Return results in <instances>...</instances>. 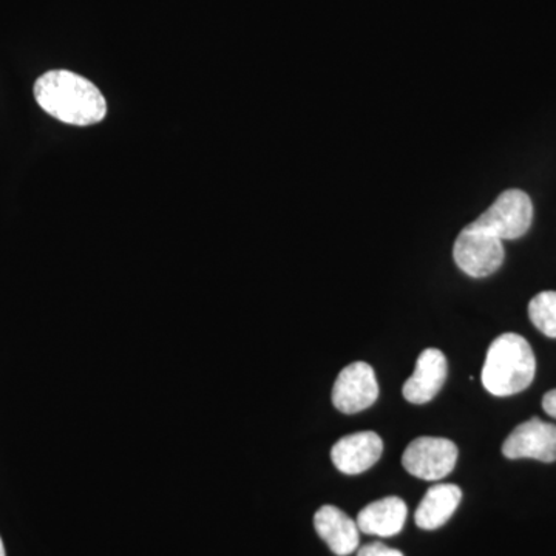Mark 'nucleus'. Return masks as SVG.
<instances>
[{"mask_svg":"<svg viewBox=\"0 0 556 556\" xmlns=\"http://www.w3.org/2000/svg\"><path fill=\"white\" fill-rule=\"evenodd\" d=\"M314 527L317 535L328 544L332 554L348 556L357 551L361 543V530L345 511L334 506L318 508L314 515Z\"/></svg>","mask_w":556,"mask_h":556,"instance_id":"9d476101","label":"nucleus"},{"mask_svg":"<svg viewBox=\"0 0 556 556\" xmlns=\"http://www.w3.org/2000/svg\"><path fill=\"white\" fill-rule=\"evenodd\" d=\"M383 442L375 431H358L336 442L331 450L332 464L345 475L367 471L380 459Z\"/></svg>","mask_w":556,"mask_h":556,"instance_id":"6e6552de","label":"nucleus"},{"mask_svg":"<svg viewBox=\"0 0 556 556\" xmlns=\"http://www.w3.org/2000/svg\"><path fill=\"white\" fill-rule=\"evenodd\" d=\"M503 241L468 225L460 230L453 248V257L467 276L482 278L492 276L504 262Z\"/></svg>","mask_w":556,"mask_h":556,"instance_id":"20e7f679","label":"nucleus"},{"mask_svg":"<svg viewBox=\"0 0 556 556\" xmlns=\"http://www.w3.org/2000/svg\"><path fill=\"white\" fill-rule=\"evenodd\" d=\"M508 459L556 460V426L533 417L511 431L503 445Z\"/></svg>","mask_w":556,"mask_h":556,"instance_id":"0eeeda50","label":"nucleus"},{"mask_svg":"<svg viewBox=\"0 0 556 556\" xmlns=\"http://www.w3.org/2000/svg\"><path fill=\"white\" fill-rule=\"evenodd\" d=\"M35 97L50 116L72 126H93L108 115L100 89L68 70H51L40 76Z\"/></svg>","mask_w":556,"mask_h":556,"instance_id":"f257e3e1","label":"nucleus"},{"mask_svg":"<svg viewBox=\"0 0 556 556\" xmlns=\"http://www.w3.org/2000/svg\"><path fill=\"white\" fill-rule=\"evenodd\" d=\"M536 361L532 346L515 332L500 336L486 351L482 386L493 396H514L535 379Z\"/></svg>","mask_w":556,"mask_h":556,"instance_id":"f03ea898","label":"nucleus"},{"mask_svg":"<svg viewBox=\"0 0 556 556\" xmlns=\"http://www.w3.org/2000/svg\"><path fill=\"white\" fill-rule=\"evenodd\" d=\"M447 379V358L437 348H428L417 357L415 372L404 383V397L409 404L424 405L434 399Z\"/></svg>","mask_w":556,"mask_h":556,"instance_id":"1a4fd4ad","label":"nucleus"},{"mask_svg":"<svg viewBox=\"0 0 556 556\" xmlns=\"http://www.w3.org/2000/svg\"><path fill=\"white\" fill-rule=\"evenodd\" d=\"M532 219L533 204L530 197L522 190L510 189L501 193L495 203L470 225L501 241L517 240L526 236Z\"/></svg>","mask_w":556,"mask_h":556,"instance_id":"7ed1b4c3","label":"nucleus"},{"mask_svg":"<svg viewBox=\"0 0 556 556\" xmlns=\"http://www.w3.org/2000/svg\"><path fill=\"white\" fill-rule=\"evenodd\" d=\"M357 556H404V554L396 551V548L386 546V544L371 543L362 547Z\"/></svg>","mask_w":556,"mask_h":556,"instance_id":"4468645a","label":"nucleus"},{"mask_svg":"<svg viewBox=\"0 0 556 556\" xmlns=\"http://www.w3.org/2000/svg\"><path fill=\"white\" fill-rule=\"evenodd\" d=\"M455 442L444 438L424 437L408 445L402 456V466L413 477L424 481H439L452 473L456 466Z\"/></svg>","mask_w":556,"mask_h":556,"instance_id":"39448f33","label":"nucleus"},{"mask_svg":"<svg viewBox=\"0 0 556 556\" xmlns=\"http://www.w3.org/2000/svg\"><path fill=\"white\" fill-rule=\"evenodd\" d=\"M407 515V504L401 497L388 496L368 504L358 514L356 522L358 530L367 535L390 538L401 533Z\"/></svg>","mask_w":556,"mask_h":556,"instance_id":"9b49d317","label":"nucleus"},{"mask_svg":"<svg viewBox=\"0 0 556 556\" xmlns=\"http://www.w3.org/2000/svg\"><path fill=\"white\" fill-rule=\"evenodd\" d=\"M529 317L544 336L556 339V291H544L529 303Z\"/></svg>","mask_w":556,"mask_h":556,"instance_id":"ddd939ff","label":"nucleus"},{"mask_svg":"<svg viewBox=\"0 0 556 556\" xmlns=\"http://www.w3.org/2000/svg\"><path fill=\"white\" fill-rule=\"evenodd\" d=\"M463 492L455 484H437L428 489L417 507L415 521L422 530H437L445 525L459 507Z\"/></svg>","mask_w":556,"mask_h":556,"instance_id":"f8f14e48","label":"nucleus"},{"mask_svg":"<svg viewBox=\"0 0 556 556\" xmlns=\"http://www.w3.org/2000/svg\"><path fill=\"white\" fill-rule=\"evenodd\" d=\"M543 408L548 416L555 417L556 419V390L548 391L543 397Z\"/></svg>","mask_w":556,"mask_h":556,"instance_id":"2eb2a0df","label":"nucleus"},{"mask_svg":"<svg viewBox=\"0 0 556 556\" xmlns=\"http://www.w3.org/2000/svg\"><path fill=\"white\" fill-rule=\"evenodd\" d=\"M0 556H7L5 546H3L2 538H0Z\"/></svg>","mask_w":556,"mask_h":556,"instance_id":"dca6fc26","label":"nucleus"},{"mask_svg":"<svg viewBox=\"0 0 556 556\" xmlns=\"http://www.w3.org/2000/svg\"><path fill=\"white\" fill-rule=\"evenodd\" d=\"M379 397L375 369L365 362H354L340 371L332 388V404L345 415L364 412Z\"/></svg>","mask_w":556,"mask_h":556,"instance_id":"423d86ee","label":"nucleus"}]
</instances>
